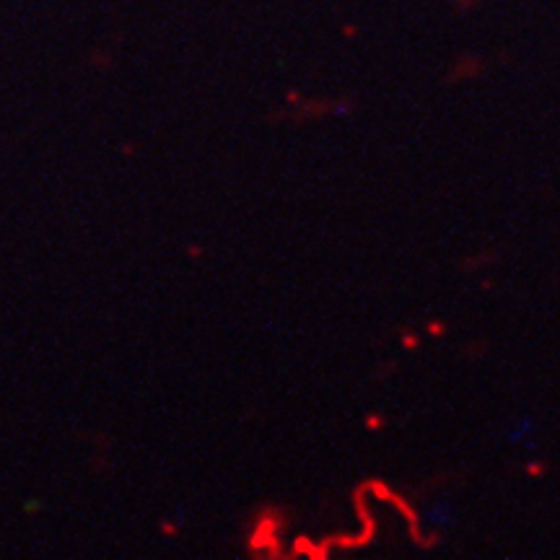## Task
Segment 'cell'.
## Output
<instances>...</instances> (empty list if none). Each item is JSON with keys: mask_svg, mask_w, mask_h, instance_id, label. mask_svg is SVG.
<instances>
[{"mask_svg": "<svg viewBox=\"0 0 560 560\" xmlns=\"http://www.w3.org/2000/svg\"><path fill=\"white\" fill-rule=\"evenodd\" d=\"M423 521L431 532H436V535H446V532H451V529L459 524L457 503L451 501V498H446V495L436 498V501H431V506L425 509Z\"/></svg>", "mask_w": 560, "mask_h": 560, "instance_id": "cell-1", "label": "cell"}, {"mask_svg": "<svg viewBox=\"0 0 560 560\" xmlns=\"http://www.w3.org/2000/svg\"><path fill=\"white\" fill-rule=\"evenodd\" d=\"M503 439L516 446V449H532L540 441V423L532 415H516L511 418L503 428Z\"/></svg>", "mask_w": 560, "mask_h": 560, "instance_id": "cell-2", "label": "cell"}]
</instances>
